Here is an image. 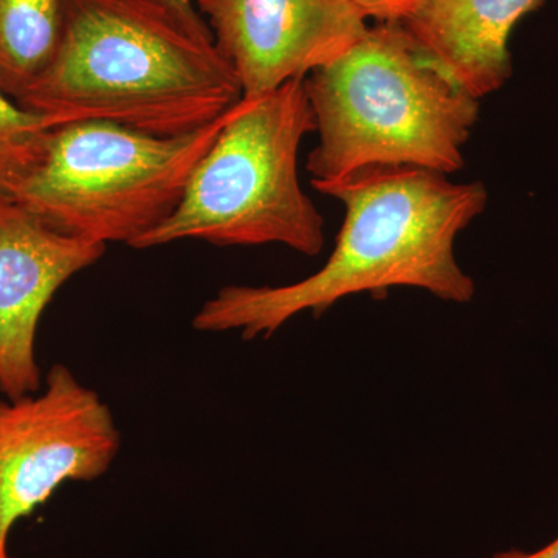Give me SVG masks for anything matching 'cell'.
I'll use <instances>...</instances> for the list:
<instances>
[{
    "instance_id": "1",
    "label": "cell",
    "mask_w": 558,
    "mask_h": 558,
    "mask_svg": "<svg viewBox=\"0 0 558 558\" xmlns=\"http://www.w3.org/2000/svg\"><path fill=\"white\" fill-rule=\"evenodd\" d=\"M314 189L340 201L343 226L325 266L286 286H226L193 318L201 332L240 330L269 339L303 314H325L357 293L384 299L414 288L449 303H470L475 281L459 267L454 241L487 205L481 182H450L413 167H371Z\"/></svg>"
},
{
    "instance_id": "2",
    "label": "cell",
    "mask_w": 558,
    "mask_h": 558,
    "mask_svg": "<svg viewBox=\"0 0 558 558\" xmlns=\"http://www.w3.org/2000/svg\"><path fill=\"white\" fill-rule=\"evenodd\" d=\"M241 100L240 80L207 22L157 0H62L53 58L16 102L53 128L108 121L178 137Z\"/></svg>"
},
{
    "instance_id": "3",
    "label": "cell",
    "mask_w": 558,
    "mask_h": 558,
    "mask_svg": "<svg viewBox=\"0 0 558 558\" xmlns=\"http://www.w3.org/2000/svg\"><path fill=\"white\" fill-rule=\"evenodd\" d=\"M318 143L307 157L314 183L371 167L451 174L480 100L451 78L400 22H379L339 60L306 80Z\"/></svg>"
},
{
    "instance_id": "4",
    "label": "cell",
    "mask_w": 558,
    "mask_h": 558,
    "mask_svg": "<svg viewBox=\"0 0 558 558\" xmlns=\"http://www.w3.org/2000/svg\"><path fill=\"white\" fill-rule=\"evenodd\" d=\"M315 130L304 80L242 97L191 175L178 209L134 248L196 240L218 247L279 244L317 256L325 247V219L299 175L301 142Z\"/></svg>"
},
{
    "instance_id": "5",
    "label": "cell",
    "mask_w": 558,
    "mask_h": 558,
    "mask_svg": "<svg viewBox=\"0 0 558 558\" xmlns=\"http://www.w3.org/2000/svg\"><path fill=\"white\" fill-rule=\"evenodd\" d=\"M227 113L178 137L108 121L61 124L50 131L44 159L11 199L70 236L134 248L178 209Z\"/></svg>"
},
{
    "instance_id": "6",
    "label": "cell",
    "mask_w": 558,
    "mask_h": 558,
    "mask_svg": "<svg viewBox=\"0 0 558 558\" xmlns=\"http://www.w3.org/2000/svg\"><path fill=\"white\" fill-rule=\"evenodd\" d=\"M121 436L112 411L65 365L51 366L33 395L0 399V558L11 531L68 481L109 472Z\"/></svg>"
},
{
    "instance_id": "7",
    "label": "cell",
    "mask_w": 558,
    "mask_h": 558,
    "mask_svg": "<svg viewBox=\"0 0 558 558\" xmlns=\"http://www.w3.org/2000/svg\"><path fill=\"white\" fill-rule=\"evenodd\" d=\"M197 7L244 98L306 80L369 28L351 0H197Z\"/></svg>"
},
{
    "instance_id": "8",
    "label": "cell",
    "mask_w": 558,
    "mask_h": 558,
    "mask_svg": "<svg viewBox=\"0 0 558 558\" xmlns=\"http://www.w3.org/2000/svg\"><path fill=\"white\" fill-rule=\"evenodd\" d=\"M106 245L70 236L11 197L0 196V391L7 399L40 389L36 333L40 315Z\"/></svg>"
},
{
    "instance_id": "9",
    "label": "cell",
    "mask_w": 558,
    "mask_h": 558,
    "mask_svg": "<svg viewBox=\"0 0 558 558\" xmlns=\"http://www.w3.org/2000/svg\"><path fill=\"white\" fill-rule=\"evenodd\" d=\"M545 0H418L407 32L473 97L494 94L512 75L509 38Z\"/></svg>"
},
{
    "instance_id": "10",
    "label": "cell",
    "mask_w": 558,
    "mask_h": 558,
    "mask_svg": "<svg viewBox=\"0 0 558 558\" xmlns=\"http://www.w3.org/2000/svg\"><path fill=\"white\" fill-rule=\"evenodd\" d=\"M61 13L62 0H0V89L14 101L53 58Z\"/></svg>"
},
{
    "instance_id": "11",
    "label": "cell",
    "mask_w": 558,
    "mask_h": 558,
    "mask_svg": "<svg viewBox=\"0 0 558 558\" xmlns=\"http://www.w3.org/2000/svg\"><path fill=\"white\" fill-rule=\"evenodd\" d=\"M49 120L17 105L0 89V196L11 197L46 154Z\"/></svg>"
},
{
    "instance_id": "12",
    "label": "cell",
    "mask_w": 558,
    "mask_h": 558,
    "mask_svg": "<svg viewBox=\"0 0 558 558\" xmlns=\"http://www.w3.org/2000/svg\"><path fill=\"white\" fill-rule=\"evenodd\" d=\"M366 20L399 22L405 17L418 0H351Z\"/></svg>"
},
{
    "instance_id": "13",
    "label": "cell",
    "mask_w": 558,
    "mask_h": 558,
    "mask_svg": "<svg viewBox=\"0 0 558 558\" xmlns=\"http://www.w3.org/2000/svg\"><path fill=\"white\" fill-rule=\"evenodd\" d=\"M492 558H558V535L548 545L532 553L520 549L502 550Z\"/></svg>"
},
{
    "instance_id": "14",
    "label": "cell",
    "mask_w": 558,
    "mask_h": 558,
    "mask_svg": "<svg viewBox=\"0 0 558 558\" xmlns=\"http://www.w3.org/2000/svg\"><path fill=\"white\" fill-rule=\"evenodd\" d=\"M161 5L168 7V9L175 11V13L180 14V16L185 17V20L193 22H202V16L197 13L196 9H194L193 0H157Z\"/></svg>"
}]
</instances>
